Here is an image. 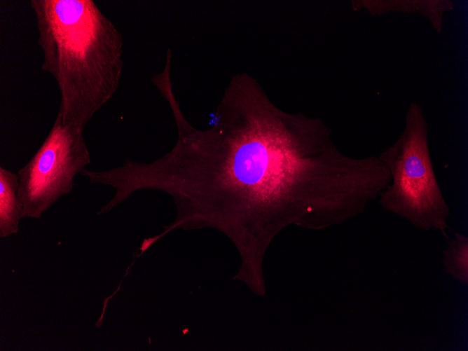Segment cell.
Listing matches in <instances>:
<instances>
[{"instance_id": "1", "label": "cell", "mask_w": 468, "mask_h": 351, "mask_svg": "<svg viewBox=\"0 0 468 351\" xmlns=\"http://www.w3.org/2000/svg\"><path fill=\"white\" fill-rule=\"evenodd\" d=\"M322 121L277 107L246 73L235 75L212 126L191 129L169 168L174 193L245 251L263 245L273 216L312 227L363 211L391 181L378 156L342 153ZM269 239V238H268Z\"/></svg>"}, {"instance_id": "2", "label": "cell", "mask_w": 468, "mask_h": 351, "mask_svg": "<svg viewBox=\"0 0 468 351\" xmlns=\"http://www.w3.org/2000/svg\"><path fill=\"white\" fill-rule=\"evenodd\" d=\"M43 55L57 82L64 125L81 130L117 91L122 34L92 0H31Z\"/></svg>"}, {"instance_id": "3", "label": "cell", "mask_w": 468, "mask_h": 351, "mask_svg": "<svg viewBox=\"0 0 468 351\" xmlns=\"http://www.w3.org/2000/svg\"><path fill=\"white\" fill-rule=\"evenodd\" d=\"M428 133L420 105L411 103L402 132L378 155L391 174L390 184L378 196L379 203L419 229L435 228L448 237L450 211L433 167Z\"/></svg>"}, {"instance_id": "4", "label": "cell", "mask_w": 468, "mask_h": 351, "mask_svg": "<svg viewBox=\"0 0 468 351\" xmlns=\"http://www.w3.org/2000/svg\"><path fill=\"white\" fill-rule=\"evenodd\" d=\"M83 131L64 125L57 113L39 149L18 172L23 217L41 219L61 196L72 191L74 177L91 163Z\"/></svg>"}, {"instance_id": "5", "label": "cell", "mask_w": 468, "mask_h": 351, "mask_svg": "<svg viewBox=\"0 0 468 351\" xmlns=\"http://www.w3.org/2000/svg\"><path fill=\"white\" fill-rule=\"evenodd\" d=\"M18 173L0 167V237L17 234L23 218V205L18 198Z\"/></svg>"}, {"instance_id": "6", "label": "cell", "mask_w": 468, "mask_h": 351, "mask_svg": "<svg viewBox=\"0 0 468 351\" xmlns=\"http://www.w3.org/2000/svg\"><path fill=\"white\" fill-rule=\"evenodd\" d=\"M443 263L446 271L462 283L468 281V238L455 232L443 252Z\"/></svg>"}]
</instances>
